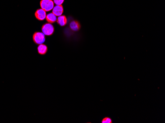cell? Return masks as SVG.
Here are the masks:
<instances>
[{
	"label": "cell",
	"mask_w": 165,
	"mask_h": 123,
	"mask_svg": "<svg viewBox=\"0 0 165 123\" xmlns=\"http://www.w3.org/2000/svg\"><path fill=\"white\" fill-rule=\"evenodd\" d=\"M33 40L36 44H42L45 41V35L41 32H35L33 35Z\"/></svg>",
	"instance_id": "cell-2"
},
{
	"label": "cell",
	"mask_w": 165,
	"mask_h": 123,
	"mask_svg": "<svg viewBox=\"0 0 165 123\" xmlns=\"http://www.w3.org/2000/svg\"><path fill=\"white\" fill-rule=\"evenodd\" d=\"M46 19L49 23H54L57 20V16H56L53 13H50L47 15Z\"/></svg>",
	"instance_id": "cell-8"
},
{
	"label": "cell",
	"mask_w": 165,
	"mask_h": 123,
	"mask_svg": "<svg viewBox=\"0 0 165 123\" xmlns=\"http://www.w3.org/2000/svg\"><path fill=\"white\" fill-rule=\"evenodd\" d=\"M56 21L60 26H64L67 23V19L65 16L61 15L58 17Z\"/></svg>",
	"instance_id": "cell-7"
},
{
	"label": "cell",
	"mask_w": 165,
	"mask_h": 123,
	"mask_svg": "<svg viewBox=\"0 0 165 123\" xmlns=\"http://www.w3.org/2000/svg\"><path fill=\"white\" fill-rule=\"evenodd\" d=\"M102 123H112V120L110 118L108 117H106L104 118L102 121Z\"/></svg>",
	"instance_id": "cell-11"
},
{
	"label": "cell",
	"mask_w": 165,
	"mask_h": 123,
	"mask_svg": "<svg viewBox=\"0 0 165 123\" xmlns=\"http://www.w3.org/2000/svg\"><path fill=\"white\" fill-rule=\"evenodd\" d=\"M70 27L73 31H77L80 28V25L79 22L76 21H73L70 24Z\"/></svg>",
	"instance_id": "cell-9"
},
{
	"label": "cell",
	"mask_w": 165,
	"mask_h": 123,
	"mask_svg": "<svg viewBox=\"0 0 165 123\" xmlns=\"http://www.w3.org/2000/svg\"><path fill=\"white\" fill-rule=\"evenodd\" d=\"M53 2L56 5H62L64 3V0H53Z\"/></svg>",
	"instance_id": "cell-10"
},
{
	"label": "cell",
	"mask_w": 165,
	"mask_h": 123,
	"mask_svg": "<svg viewBox=\"0 0 165 123\" xmlns=\"http://www.w3.org/2000/svg\"><path fill=\"white\" fill-rule=\"evenodd\" d=\"M54 3L52 0H41L40 7L45 11H50L54 7Z\"/></svg>",
	"instance_id": "cell-1"
},
{
	"label": "cell",
	"mask_w": 165,
	"mask_h": 123,
	"mask_svg": "<svg viewBox=\"0 0 165 123\" xmlns=\"http://www.w3.org/2000/svg\"><path fill=\"white\" fill-rule=\"evenodd\" d=\"M35 16L36 19L39 21H43L46 19L47 16L46 11L42 8H40L36 11Z\"/></svg>",
	"instance_id": "cell-4"
},
{
	"label": "cell",
	"mask_w": 165,
	"mask_h": 123,
	"mask_svg": "<svg viewBox=\"0 0 165 123\" xmlns=\"http://www.w3.org/2000/svg\"><path fill=\"white\" fill-rule=\"evenodd\" d=\"M47 47L44 44H40L38 47V52L41 55H45L47 52Z\"/></svg>",
	"instance_id": "cell-6"
},
{
	"label": "cell",
	"mask_w": 165,
	"mask_h": 123,
	"mask_svg": "<svg viewBox=\"0 0 165 123\" xmlns=\"http://www.w3.org/2000/svg\"><path fill=\"white\" fill-rule=\"evenodd\" d=\"M64 11L63 7L62 5H56L52 9V13L54 14L56 16H59L62 15Z\"/></svg>",
	"instance_id": "cell-5"
},
{
	"label": "cell",
	"mask_w": 165,
	"mask_h": 123,
	"mask_svg": "<svg viewBox=\"0 0 165 123\" xmlns=\"http://www.w3.org/2000/svg\"><path fill=\"white\" fill-rule=\"evenodd\" d=\"M54 28L53 25L51 23L45 24L42 27V32L47 36H51L54 32Z\"/></svg>",
	"instance_id": "cell-3"
}]
</instances>
